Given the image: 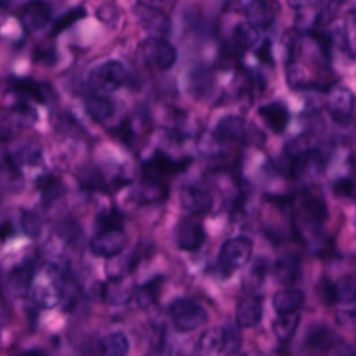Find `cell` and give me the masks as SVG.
<instances>
[{
  "label": "cell",
  "mask_w": 356,
  "mask_h": 356,
  "mask_svg": "<svg viewBox=\"0 0 356 356\" xmlns=\"http://www.w3.org/2000/svg\"><path fill=\"white\" fill-rule=\"evenodd\" d=\"M168 314L174 327L181 332L193 331L207 321L204 307L186 298L174 299L168 306Z\"/></svg>",
  "instance_id": "obj_2"
},
{
  "label": "cell",
  "mask_w": 356,
  "mask_h": 356,
  "mask_svg": "<svg viewBox=\"0 0 356 356\" xmlns=\"http://www.w3.org/2000/svg\"><path fill=\"white\" fill-rule=\"evenodd\" d=\"M337 321L348 328V330H356V309L353 310H339L337 313Z\"/></svg>",
  "instance_id": "obj_43"
},
{
  "label": "cell",
  "mask_w": 356,
  "mask_h": 356,
  "mask_svg": "<svg viewBox=\"0 0 356 356\" xmlns=\"http://www.w3.org/2000/svg\"><path fill=\"white\" fill-rule=\"evenodd\" d=\"M36 268L31 260L14 266L7 275V289L15 298H24L31 292Z\"/></svg>",
  "instance_id": "obj_11"
},
{
  "label": "cell",
  "mask_w": 356,
  "mask_h": 356,
  "mask_svg": "<svg viewBox=\"0 0 356 356\" xmlns=\"http://www.w3.org/2000/svg\"><path fill=\"white\" fill-rule=\"evenodd\" d=\"M145 61L159 70H168L177 61L175 47L163 38H149L142 44Z\"/></svg>",
  "instance_id": "obj_7"
},
{
  "label": "cell",
  "mask_w": 356,
  "mask_h": 356,
  "mask_svg": "<svg viewBox=\"0 0 356 356\" xmlns=\"http://www.w3.org/2000/svg\"><path fill=\"white\" fill-rule=\"evenodd\" d=\"M253 245L246 236H236L225 241L220 248L218 267L225 275L243 267L252 256Z\"/></svg>",
  "instance_id": "obj_3"
},
{
  "label": "cell",
  "mask_w": 356,
  "mask_h": 356,
  "mask_svg": "<svg viewBox=\"0 0 356 356\" xmlns=\"http://www.w3.org/2000/svg\"><path fill=\"white\" fill-rule=\"evenodd\" d=\"M50 17L51 11L49 4L42 0H31L22 7L18 21L26 32H36L49 22Z\"/></svg>",
  "instance_id": "obj_13"
},
{
  "label": "cell",
  "mask_w": 356,
  "mask_h": 356,
  "mask_svg": "<svg viewBox=\"0 0 356 356\" xmlns=\"http://www.w3.org/2000/svg\"><path fill=\"white\" fill-rule=\"evenodd\" d=\"M36 189L39 191L44 206L51 204L54 200L60 199L65 192V188H64L61 179L54 175H50V174L40 175L36 179Z\"/></svg>",
  "instance_id": "obj_29"
},
{
  "label": "cell",
  "mask_w": 356,
  "mask_h": 356,
  "mask_svg": "<svg viewBox=\"0 0 356 356\" xmlns=\"http://www.w3.org/2000/svg\"><path fill=\"white\" fill-rule=\"evenodd\" d=\"M189 79H191L189 89L193 93V96L197 97V99L204 97L210 92V89L213 88L211 75L204 68H197V70L192 71Z\"/></svg>",
  "instance_id": "obj_33"
},
{
  "label": "cell",
  "mask_w": 356,
  "mask_h": 356,
  "mask_svg": "<svg viewBox=\"0 0 356 356\" xmlns=\"http://www.w3.org/2000/svg\"><path fill=\"white\" fill-rule=\"evenodd\" d=\"M278 10L275 0H252L245 8L246 21L257 29H266L274 22Z\"/></svg>",
  "instance_id": "obj_15"
},
{
  "label": "cell",
  "mask_w": 356,
  "mask_h": 356,
  "mask_svg": "<svg viewBox=\"0 0 356 356\" xmlns=\"http://www.w3.org/2000/svg\"><path fill=\"white\" fill-rule=\"evenodd\" d=\"M13 235V227L8 221H4L3 222V227H1V238H3V242L7 239V236Z\"/></svg>",
  "instance_id": "obj_49"
},
{
  "label": "cell",
  "mask_w": 356,
  "mask_h": 356,
  "mask_svg": "<svg viewBox=\"0 0 356 356\" xmlns=\"http://www.w3.org/2000/svg\"><path fill=\"white\" fill-rule=\"evenodd\" d=\"M335 285V299L341 303L356 302V280L352 277L341 278Z\"/></svg>",
  "instance_id": "obj_37"
},
{
  "label": "cell",
  "mask_w": 356,
  "mask_h": 356,
  "mask_svg": "<svg viewBox=\"0 0 356 356\" xmlns=\"http://www.w3.org/2000/svg\"><path fill=\"white\" fill-rule=\"evenodd\" d=\"M168 196L167 182L142 178L140 184L131 192V197L140 204H150L165 200Z\"/></svg>",
  "instance_id": "obj_21"
},
{
  "label": "cell",
  "mask_w": 356,
  "mask_h": 356,
  "mask_svg": "<svg viewBox=\"0 0 356 356\" xmlns=\"http://www.w3.org/2000/svg\"><path fill=\"white\" fill-rule=\"evenodd\" d=\"M78 181L85 191H106L108 188L104 175L95 167L82 170L78 175Z\"/></svg>",
  "instance_id": "obj_35"
},
{
  "label": "cell",
  "mask_w": 356,
  "mask_h": 356,
  "mask_svg": "<svg viewBox=\"0 0 356 356\" xmlns=\"http://www.w3.org/2000/svg\"><path fill=\"white\" fill-rule=\"evenodd\" d=\"M204 242V229L200 221L184 218L177 227V245L181 250H196Z\"/></svg>",
  "instance_id": "obj_17"
},
{
  "label": "cell",
  "mask_w": 356,
  "mask_h": 356,
  "mask_svg": "<svg viewBox=\"0 0 356 356\" xmlns=\"http://www.w3.org/2000/svg\"><path fill=\"white\" fill-rule=\"evenodd\" d=\"M99 352L107 356H124L129 350V342L122 332H111L99 341Z\"/></svg>",
  "instance_id": "obj_32"
},
{
  "label": "cell",
  "mask_w": 356,
  "mask_h": 356,
  "mask_svg": "<svg viewBox=\"0 0 356 356\" xmlns=\"http://www.w3.org/2000/svg\"><path fill=\"white\" fill-rule=\"evenodd\" d=\"M135 295V286L131 278L122 275H111L106 282L100 284L99 296L106 303L118 306L127 303Z\"/></svg>",
  "instance_id": "obj_8"
},
{
  "label": "cell",
  "mask_w": 356,
  "mask_h": 356,
  "mask_svg": "<svg viewBox=\"0 0 356 356\" xmlns=\"http://www.w3.org/2000/svg\"><path fill=\"white\" fill-rule=\"evenodd\" d=\"M225 334H227V338H225V349H224V353H234L238 350L239 348V343H241V335L239 332L228 325L225 327Z\"/></svg>",
  "instance_id": "obj_42"
},
{
  "label": "cell",
  "mask_w": 356,
  "mask_h": 356,
  "mask_svg": "<svg viewBox=\"0 0 356 356\" xmlns=\"http://www.w3.org/2000/svg\"><path fill=\"white\" fill-rule=\"evenodd\" d=\"M332 191H334V193L337 196H350L353 193V191H355V184L350 179L342 178V179H338L334 184Z\"/></svg>",
  "instance_id": "obj_45"
},
{
  "label": "cell",
  "mask_w": 356,
  "mask_h": 356,
  "mask_svg": "<svg viewBox=\"0 0 356 356\" xmlns=\"http://www.w3.org/2000/svg\"><path fill=\"white\" fill-rule=\"evenodd\" d=\"M50 60H54V51L51 49H36L35 50V60L42 63H49Z\"/></svg>",
  "instance_id": "obj_48"
},
{
  "label": "cell",
  "mask_w": 356,
  "mask_h": 356,
  "mask_svg": "<svg viewBox=\"0 0 356 356\" xmlns=\"http://www.w3.org/2000/svg\"><path fill=\"white\" fill-rule=\"evenodd\" d=\"M274 278L278 284H293L300 274V259L296 254H284L278 257L273 267Z\"/></svg>",
  "instance_id": "obj_24"
},
{
  "label": "cell",
  "mask_w": 356,
  "mask_h": 356,
  "mask_svg": "<svg viewBox=\"0 0 356 356\" xmlns=\"http://www.w3.org/2000/svg\"><path fill=\"white\" fill-rule=\"evenodd\" d=\"M339 342V338L337 337V334L325 327V325H316L313 327L305 339V343L307 348L314 349V350H328L332 346H335Z\"/></svg>",
  "instance_id": "obj_27"
},
{
  "label": "cell",
  "mask_w": 356,
  "mask_h": 356,
  "mask_svg": "<svg viewBox=\"0 0 356 356\" xmlns=\"http://www.w3.org/2000/svg\"><path fill=\"white\" fill-rule=\"evenodd\" d=\"M10 90L14 93L28 97L32 100H36L39 103H44L47 99L46 85L36 82L29 78H13L10 79Z\"/></svg>",
  "instance_id": "obj_25"
},
{
  "label": "cell",
  "mask_w": 356,
  "mask_h": 356,
  "mask_svg": "<svg viewBox=\"0 0 356 356\" xmlns=\"http://www.w3.org/2000/svg\"><path fill=\"white\" fill-rule=\"evenodd\" d=\"M85 15H86V13L82 7H74V8L68 10L67 13H64L61 17H58L56 19V22L53 24V28L50 31V36H56V35L61 33L63 31L70 28L72 24L82 19Z\"/></svg>",
  "instance_id": "obj_36"
},
{
  "label": "cell",
  "mask_w": 356,
  "mask_h": 356,
  "mask_svg": "<svg viewBox=\"0 0 356 356\" xmlns=\"http://www.w3.org/2000/svg\"><path fill=\"white\" fill-rule=\"evenodd\" d=\"M327 216V206L323 199L307 193L300 200L296 222L302 224L303 227L317 229L325 221Z\"/></svg>",
  "instance_id": "obj_10"
},
{
  "label": "cell",
  "mask_w": 356,
  "mask_h": 356,
  "mask_svg": "<svg viewBox=\"0 0 356 356\" xmlns=\"http://www.w3.org/2000/svg\"><path fill=\"white\" fill-rule=\"evenodd\" d=\"M122 224H124L122 214L117 209L111 207V209H107V210H102L97 214L95 227H96V229H102V228L122 227Z\"/></svg>",
  "instance_id": "obj_38"
},
{
  "label": "cell",
  "mask_w": 356,
  "mask_h": 356,
  "mask_svg": "<svg viewBox=\"0 0 356 356\" xmlns=\"http://www.w3.org/2000/svg\"><path fill=\"white\" fill-rule=\"evenodd\" d=\"M327 108L332 120L341 125H346L352 118L353 95L345 86H335L328 92Z\"/></svg>",
  "instance_id": "obj_9"
},
{
  "label": "cell",
  "mask_w": 356,
  "mask_h": 356,
  "mask_svg": "<svg viewBox=\"0 0 356 356\" xmlns=\"http://www.w3.org/2000/svg\"><path fill=\"white\" fill-rule=\"evenodd\" d=\"M113 135H115L124 143H131L132 138H134L131 122L128 120L122 121L115 129H113Z\"/></svg>",
  "instance_id": "obj_44"
},
{
  "label": "cell",
  "mask_w": 356,
  "mask_h": 356,
  "mask_svg": "<svg viewBox=\"0 0 356 356\" xmlns=\"http://www.w3.org/2000/svg\"><path fill=\"white\" fill-rule=\"evenodd\" d=\"M300 316L298 312H289V313H281L278 314L277 318H274L273 321V332L275 335V338L280 342H288L299 324Z\"/></svg>",
  "instance_id": "obj_31"
},
{
  "label": "cell",
  "mask_w": 356,
  "mask_h": 356,
  "mask_svg": "<svg viewBox=\"0 0 356 356\" xmlns=\"http://www.w3.org/2000/svg\"><path fill=\"white\" fill-rule=\"evenodd\" d=\"M85 110L92 120H95L96 122H103L113 115L114 104L106 96L90 95L85 100Z\"/></svg>",
  "instance_id": "obj_30"
},
{
  "label": "cell",
  "mask_w": 356,
  "mask_h": 356,
  "mask_svg": "<svg viewBox=\"0 0 356 356\" xmlns=\"http://www.w3.org/2000/svg\"><path fill=\"white\" fill-rule=\"evenodd\" d=\"M317 293L321 298L323 302L331 305L334 302H337L335 299V285L332 282H330L328 280H321L318 286H317Z\"/></svg>",
  "instance_id": "obj_41"
},
{
  "label": "cell",
  "mask_w": 356,
  "mask_h": 356,
  "mask_svg": "<svg viewBox=\"0 0 356 356\" xmlns=\"http://www.w3.org/2000/svg\"><path fill=\"white\" fill-rule=\"evenodd\" d=\"M259 115L268 125V128L275 134H282L289 122L288 108L280 102H271L263 104L257 110Z\"/></svg>",
  "instance_id": "obj_23"
},
{
  "label": "cell",
  "mask_w": 356,
  "mask_h": 356,
  "mask_svg": "<svg viewBox=\"0 0 356 356\" xmlns=\"http://www.w3.org/2000/svg\"><path fill=\"white\" fill-rule=\"evenodd\" d=\"M323 165L321 152L317 149H306L291 160L289 174L293 179H303L320 172Z\"/></svg>",
  "instance_id": "obj_12"
},
{
  "label": "cell",
  "mask_w": 356,
  "mask_h": 356,
  "mask_svg": "<svg viewBox=\"0 0 356 356\" xmlns=\"http://www.w3.org/2000/svg\"><path fill=\"white\" fill-rule=\"evenodd\" d=\"M179 199L182 209L193 216L206 214L213 207L211 195L197 185H185L181 189Z\"/></svg>",
  "instance_id": "obj_14"
},
{
  "label": "cell",
  "mask_w": 356,
  "mask_h": 356,
  "mask_svg": "<svg viewBox=\"0 0 356 356\" xmlns=\"http://www.w3.org/2000/svg\"><path fill=\"white\" fill-rule=\"evenodd\" d=\"M263 316V309H261V302L260 298H257L253 293H248L242 296L235 309V320L239 327L243 328H250L254 327L260 323Z\"/></svg>",
  "instance_id": "obj_18"
},
{
  "label": "cell",
  "mask_w": 356,
  "mask_h": 356,
  "mask_svg": "<svg viewBox=\"0 0 356 356\" xmlns=\"http://www.w3.org/2000/svg\"><path fill=\"white\" fill-rule=\"evenodd\" d=\"M129 79L128 71L118 61H106L90 71L89 85L102 92H114L120 86L125 85Z\"/></svg>",
  "instance_id": "obj_5"
},
{
  "label": "cell",
  "mask_w": 356,
  "mask_h": 356,
  "mask_svg": "<svg viewBox=\"0 0 356 356\" xmlns=\"http://www.w3.org/2000/svg\"><path fill=\"white\" fill-rule=\"evenodd\" d=\"M343 1H345V0H330V3H331V4H335V6H339V4L343 3Z\"/></svg>",
  "instance_id": "obj_50"
},
{
  "label": "cell",
  "mask_w": 356,
  "mask_h": 356,
  "mask_svg": "<svg viewBox=\"0 0 356 356\" xmlns=\"http://www.w3.org/2000/svg\"><path fill=\"white\" fill-rule=\"evenodd\" d=\"M136 13L142 26L154 38H163L170 32V19L163 11L153 7L140 6Z\"/></svg>",
  "instance_id": "obj_20"
},
{
  "label": "cell",
  "mask_w": 356,
  "mask_h": 356,
  "mask_svg": "<svg viewBox=\"0 0 356 356\" xmlns=\"http://www.w3.org/2000/svg\"><path fill=\"white\" fill-rule=\"evenodd\" d=\"M246 129H245V121L239 115H225L222 117L213 132V136L217 142L222 143H232V142H241L245 139Z\"/></svg>",
  "instance_id": "obj_19"
},
{
  "label": "cell",
  "mask_w": 356,
  "mask_h": 356,
  "mask_svg": "<svg viewBox=\"0 0 356 356\" xmlns=\"http://www.w3.org/2000/svg\"><path fill=\"white\" fill-rule=\"evenodd\" d=\"M189 163H191L189 159L175 160L168 154H165L164 152L156 150L152 157L143 161L142 178H147L159 182H167L168 178L184 171Z\"/></svg>",
  "instance_id": "obj_4"
},
{
  "label": "cell",
  "mask_w": 356,
  "mask_h": 356,
  "mask_svg": "<svg viewBox=\"0 0 356 356\" xmlns=\"http://www.w3.org/2000/svg\"><path fill=\"white\" fill-rule=\"evenodd\" d=\"M127 245V235L122 227L96 229L89 241V249L93 254L102 257L118 256Z\"/></svg>",
  "instance_id": "obj_6"
},
{
  "label": "cell",
  "mask_w": 356,
  "mask_h": 356,
  "mask_svg": "<svg viewBox=\"0 0 356 356\" xmlns=\"http://www.w3.org/2000/svg\"><path fill=\"white\" fill-rule=\"evenodd\" d=\"M225 327H210L200 334L195 350L200 355H221L225 349Z\"/></svg>",
  "instance_id": "obj_22"
},
{
  "label": "cell",
  "mask_w": 356,
  "mask_h": 356,
  "mask_svg": "<svg viewBox=\"0 0 356 356\" xmlns=\"http://www.w3.org/2000/svg\"><path fill=\"white\" fill-rule=\"evenodd\" d=\"M256 54H257V57L261 60V61H264V63H273V57H271V43H270V40H264L260 46H259V49L256 50Z\"/></svg>",
  "instance_id": "obj_46"
},
{
  "label": "cell",
  "mask_w": 356,
  "mask_h": 356,
  "mask_svg": "<svg viewBox=\"0 0 356 356\" xmlns=\"http://www.w3.org/2000/svg\"><path fill=\"white\" fill-rule=\"evenodd\" d=\"M321 0H286V3L296 10H302V8H309L313 7L316 4H318Z\"/></svg>",
  "instance_id": "obj_47"
},
{
  "label": "cell",
  "mask_w": 356,
  "mask_h": 356,
  "mask_svg": "<svg viewBox=\"0 0 356 356\" xmlns=\"http://www.w3.org/2000/svg\"><path fill=\"white\" fill-rule=\"evenodd\" d=\"M31 295L33 302L40 307H54L64 295V277L53 266L40 267L35 273Z\"/></svg>",
  "instance_id": "obj_1"
},
{
  "label": "cell",
  "mask_w": 356,
  "mask_h": 356,
  "mask_svg": "<svg viewBox=\"0 0 356 356\" xmlns=\"http://www.w3.org/2000/svg\"><path fill=\"white\" fill-rule=\"evenodd\" d=\"M305 303V293L300 289L289 288L274 293L273 306L278 314L298 312Z\"/></svg>",
  "instance_id": "obj_26"
},
{
  "label": "cell",
  "mask_w": 356,
  "mask_h": 356,
  "mask_svg": "<svg viewBox=\"0 0 356 356\" xmlns=\"http://www.w3.org/2000/svg\"><path fill=\"white\" fill-rule=\"evenodd\" d=\"M267 267L268 264L263 257H259L253 261L249 271L243 275V285L248 291H254L263 284L267 273Z\"/></svg>",
  "instance_id": "obj_34"
},
{
  "label": "cell",
  "mask_w": 356,
  "mask_h": 356,
  "mask_svg": "<svg viewBox=\"0 0 356 356\" xmlns=\"http://www.w3.org/2000/svg\"><path fill=\"white\" fill-rule=\"evenodd\" d=\"M21 228L26 236L38 238L42 232V220L36 213L24 210L21 213Z\"/></svg>",
  "instance_id": "obj_39"
},
{
  "label": "cell",
  "mask_w": 356,
  "mask_h": 356,
  "mask_svg": "<svg viewBox=\"0 0 356 356\" xmlns=\"http://www.w3.org/2000/svg\"><path fill=\"white\" fill-rule=\"evenodd\" d=\"M57 232L68 243H78L81 236H82L81 227L74 220H64V221H61L58 224V231Z\"/></svg>",
  "instance_id": "obj_40"
},
{
  "label": "cell",
  "mask_w": 356,
  "mask_h": 356,
  "mask_svg": "<svg viewBox=\"0 0 356 356\" xmlns=\"http://www.w3.org/2000/svg\"><path fill=\"white\" fill-rule=\"evenodd\" d=\"M259 39L257 28L252 24L241 22L234 28L229 42L224 47V53L228 57H236L242 51L253 47Z\"/></svg>",
  "instance_id": "obj_16"
},
{
  "label": "cell",
  "mask_w": 356,
  "mask_h": 356,
  "mask_svg": "<svg viewBox=\"0 0 356 356\" xmlns=\"http://www.w3.org/2000/svg\"><path fill=\"white\" fill-rule=\"evenodd\" d=\"M163 282H164V278L161 275H157L149 280L147 282L139 285L135 289V295H134L136 305L140 309H147L153 306L159 299V295L163 288Z\"/></svg>",
  "instance_id": "obj_28"
}]
</instances>
